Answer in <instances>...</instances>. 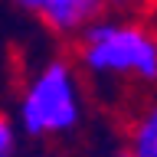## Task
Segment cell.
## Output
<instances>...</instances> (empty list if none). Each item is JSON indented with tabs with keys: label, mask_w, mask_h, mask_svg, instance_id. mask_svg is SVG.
<instances>
[{
	"label": "cell",
	"mask_w": 157,
	"mask_h": 157,
	"mask_svg": "<svg viewBox=\"0 0 157 157\" xmlns=\"http://www.w3.org/2000/svg\"><path fill=\"white\" fill-rule=\"evenodd\" d=\"M13 3L20 13H26L49 36L59 39H75L101 13L98 0H13Z\"/></svg>",
	"instance_id": "cell-3"
},
{
	"label": "cell",
	"mask_w": 157,
	"mask_h": 157,
	"mask_svg": "<svg viewBox=\"0 0 157 157\" xmlns=\"http://www.w3.org/2000/svg\"><path fill=\"white\" fill-rule=\"evenodd\" d=\"M7 157H23V154H20V151H17V154H7Z\"/></svg>",
	"instance_id": "cell-8"
},
{
	"label": "cell",
	"mask_w": 157,
	"mask_h": 157,
	"mask_svg": "<svg viewBox=\"0 0 157 157\" xmlns=\"http://www.w3.org/2000/svg\"><path fill=\"white\" fill-rule=\"evenodd\" d=\"M72 43V62L85 85L108 92L154 85L157 33L147 13H98Z\"/></svg>",
	"instance_id": "cell-1"
},
{
	"label": "cell",
	"mask_w": 157,
	"mask_h": 157,
	"mask_svg": "<svg viewBox=\"0 0 157 157\" xmlns=\"http://www.w3.org/2000/svg\"><path fill=\"white\" fill-rule=\"evenodd\" d=\"M75 157H128L121 147H115V144H95V147H85L82 154H75Z\"/></svg>",
	"instance_id": "cell-7"
},
{
	"label": "cell",
	"mask_w": 157,
	"mask_h": 157,
	"mask_svg": "<svg viewBox=\"0 0 157 157\" xmlns=\"http://www.w3.org/2000/svg\"><path fill=\"white\" fill-rule=\"evenodd\" d=\"M17 151H20V131L13 124V115L0 111V157L17 154Z\"/></svg>",
	"instance_id": "cell-5"
},
{
	"label": "cell",
	"mask_w": 157,
	"mask_h": 157,
	"mask_svg": "<svg viewBox=\"0 0 157 157\" xmlns=\"http://www.w3.org/2000/svg\"><path fill=\"white\" fill-rule=\"evenodd\" d=\"M121 151L128 157H157V108L151 101L128 118Z\"/></svg>",
	"instance_id": "cell-4"
},
{
	"label": "cell",
	"mask_w": 157,
	"mask_h": 157,
	"mask_svg": "<svg viewBox=\"0 0 157 157\" xmlns=\"http://www.w3.org/2000/svg\"><path fill=\"white\" fill-rule=\"evenodd\" d=\"M88 121V85L72 56H46L17 88L13 124L29 141H69Z\"/></svg>",
	"instance_id": "cell-2"
},
{
	"label": "cell",
	"mask_w": 157,
	"mask_h": 157,
	"mask_svg": "<svg viewBox=\"0 0 157 157\" xmlns=\"http://www.w3.org/2000/svg\"><path fill=\"white\" fill-rule=\"evenodd\" d=\"M154 0H98L101 13H151Z\"/></svg>",
	"instance_id": "cell-6"
}]
</instances>
